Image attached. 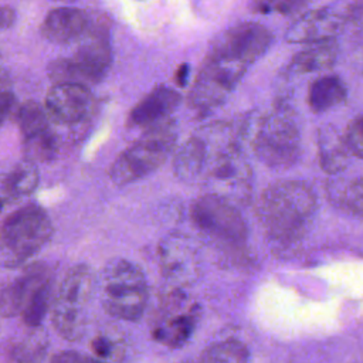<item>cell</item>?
Masks as SVG:
<instances>
[{
  "label": "cell",
  "mask_w": 363,
  "mask_h": 363,
  "mask_svg": "<svg viewBox=\"0 0 363 363\" xmlns=\"http://www.w3.org/2000/svg\"><path fill=\"white\" fill-rule=\"evenodd\" d=\"M82 43L71 60L79 85L89 86L101 81L112 62V50L108 28L89 26L81 37Z\"/></svg>",
  "instance_id": "7c38bea8"
},
{
  "label": "cell",
  "mask_w": 363,
  "mask_h": 363,
  "mask_svg": "<svg viewBox=\"0 0 363 363\" xmlns=\"http://www.w3.org/2000/svg\"><path fill=\"white\" fill-rule=\"evenodd\" d=\"M346 99V88L340 78L336 75H326L316 79L308 95V104L315 113L329 111L339 106Z\"/></svg>",
  "instance_id": "603a6c76"
},
{
  "label": "cell",
  "mask_w": 363,
  "mask_h": 363,
  "mask_svg": "<svg viewBox=\"0 0 363 363\" xmlns=\"http://www.w3.org/2000/svg\"><path fill=\"white\" fill-rule=\"evenodd\" d=\"M51 363H108V362H104L96 357H89L74 350H64L57 353L51 359Z\"/></svg>",
  "instance_id": "1f68e13d"
},
{
  "label": "cell",
  "mask_w": 363,
  "mask_h": 363,
  "mask_svg": "<svg viewBox=\"0 0 363 363\" xmlns=\"http://www.w3.org/2000/svg\"><path fill=\"white\" fill-rule=\"evenodd\" d=\"M180 95L169 86H157L147 94L129 113L128 125L135 128H149L162 121L177 108Z\"/></svg>",
  "instance_id": "e0dca14e"
},
{
  "label": "cell",
  "mask_w": 363,
  "mask_h": 363,
  "mask_svg": "<svg viewBox=\"0 0 363 363\" xmlns=\"http://www.w3.org/2000/svg\"><path fill=\"white\" fill-rule=\"evenodd\" d=\"M213 147V138L204 136V133L190 136L174 155V174L186 183H200Z\"/></svg>",
  "instance_id": "2e32d148"
},
{
  "label": "cell",
  "mask_w": 363,
  "mask_h": 363,
  "mask_svg": "<svg viewBox=\"0 0 363 363\" xmlns=\"http://www.w3.org/2000/svg\"><path fill=\"white\" fill-rule=\"evenodd\" d=\"M0 77H1V74H0Z\"/></svg>",
  "instance_id": "8d00e7d4"
},
{
  "label": "cell",
  "mask_w": 363,
  "mask_h": 363,
  "mask_svg": "<svg viewBox=\"0 0 363 363\" xmlns=\"http://www.w3.org/2000/svg\"><path fill=\"white\" fill-rule=\"evenodd\" d=\"M16 20V13L11 7L9 6H1L0 7V30L10 27Z\"/></svg>",
  "instance_id": "d6a6232c"
},
{
  "label": "cell",
  "mask_w": 363,
  "mask_h": 363,
  "mask_svg": "<svg viewBox=\"0 0 363 363\" xmlns=\"http://www.w3.org/2000/svg\"><path fill=\"white\" fill-rule=\"evenodd\" d=\"M121 346H118V343L108 335H99L92 342V352L95 357L108 363H112L113 356H116Z\"/></svg>",
  "instance_id": "f546056e"
},
{
  "label": "cell",
  "mask_w": 363,
  "mask_h": 363,
  "mask_svg": "<svg viewBox=\"0 0 363 363\" xmlns=\"http://www.w3.org/2000/svg\"><path fill=\"white\" fill-rule=\"evenodd\" d=\"M252 150L259 162L272 169L292 166L301 150L299 129L291 113L274 112L264 119L252 136Z\"/></svg>",
  "instance_id": "52a82bcc"
},
{
  "label": "cell",
  "mask_w": 363,
  "mask_h": 363,
  "mask_svg": "<svg viewBox=\"0 0 363 363\" xmlns=\"http://www.w3.org/2000/svg\"><path fill=\"white\" fill-rule=\"evenodd\" d=\"M55 1H72V0H55Z\"/></svg>",
  "instance_id": "d590c367"
},
{
  "label": "cell",
  "mask_w": 363,
  "mask_h": 363,
  "mask_svg": "<svg viewBox=\"0 0 363 363\" xmlns=\"http://www.w3.org/2000/svg\"><path fill=\"white\" fill-rule=\"evenodd\" d=\"M176 145L174 123L169 119L152 125L128 149H125L109 169L111 180L118 184L138 182L157 170L170 156Z\"/></svg>",
  "instance_id": "277c9868"
},
{
  "label": "cell",
  "mask_w": 363,
  "mask_h": 363,
  "mask_svg": "<svg viewBox=\"0 0 363 363\" xmlns=\"http://www.w3.org/2000/svg\"><path fill=\"white\" fill-rule=\"evenodd\" d=\"M51 306V281L45 282L38 291L28 299L23 308L20 316L28 326H38Z\"/></svg>",
  "instance_id": "4316f807"
},
{
  "label": "cell",
  "mask_w": 363,
  "mask_h": 363,
  "mask_svg": "<svg viewBox=\"0 0 363 363\" xmlns=\"http://www.w3.org/2000/svg\"><path fill=\"white\" fill-rule=\"evenodd\" d=\"M47 342L43 333H33L24 339L14 350L16 363H40L45 354Z\"/></svg>",
  "instance_id": "83f0119b"
},
{
  "label": "cell",
  "mask_w": 363,
  "mask_h": 363,
  "mask_svg": "<svg viewBox=\"0 0 363 363\" xmlns=\"http://www.w3.org/2000/svg\"><path fill=\"white\" fill-rule=\"evenodd\" d=\"M353 7L326 6L301 16L286 31V41L311 44L333 38L352 16Z\"/></svg>",
  "instance_id": "4fadbf2b"
},
{
  "label": "cell",
  "mask_w": 363,
  "mask_h": 363,
  "mask_svg": "<svg viewBox=\"0 0 363 363\" xmlns=\"http://www.w3.org/2000/svg\"><path fill=\"white\" fill-rule=\"evenodd\" d=\"M38 170L35 163L24 160L16 164L0 179V200L18 199L31 194L38 184Z\"/></svg>",
  "instance_id": "7402d4cb"
},
{
  "label": "cell",
  "mask_w": 363,
  "mask_h": 363,
  "mask_svg": "<svg viewBox=\"0 0 363 363\" xmlns=\"http://www.w3.org/2000/svg\"><path fill=\"white\" fill-rule=\"evenodd\" d=\"M16 121L21 136L27 138L48 129V115L37 102L27 101L16 111Z\"/></svg>",
  "instance_id": "484cf974"
},
{
  "label": "cell",
  "mask_w": 363,
  "mask_h": 363,
  "mask_svg": "<svg viewBox=\"0 0 363 363\" xmlns=\"http://www.w3.org/2000/svg\"><path fill=\"white\" fill-rule=\"evenodd\" d=\"M345 145L352 156L360 159L363 150V138H362V116H356L347 126L343 135Z\"/></svg>",
  "instance_id": "f1b7e54d"
},
{
  "label": "cell",
  "mask_w": 363,
  "mask_h": 363,
  "mask_svg": "<svg viewBox=\"0 0 363 363\" xmlns=\"http://www.w3.org/2000/svg\"><path fill=\"white\" fill-rule=\"evenodd\" d=\"M272 35L258 23H241L223 34L211 44L208 55L224 61L250 67L269 47Z\"/></svg>",
  "instance_id": "9c48e42d"
},
{
  "label": "cell",
  "mask_w": 363,
  "mask_h": 363,
  "mask_svg": "<svg viewBox=\"0 0 363 363\" xmlns=\"http://www.w3.org/2000/svg\"><path fill=\"white\" fill-rule=\"evenodd\" d=\"M58 150V143L55 135L51 129L34 133L31 136L23 138V152L24 157L28 162H48L51 160Z\"/></svg>",
  "instance_id": "d4e9b609"
},
{
  "label": "cell",
  "mask_w": 363,
  "mask_h": 363,
  "mask_svg": "<svg viewBox=\"0 0 363 363\" xmlns=\"http://www.w3.org/2000/svg\"><path fill=\"white\" fill-rule=\"evenodd\" d=\"M250 352L245 343L234 337H225L211 343L196 359L186 363H248Z\"/></svg>",
  "instance_id": "cb8c5ba5"
},
{
  "label": "cell",
  "mask_w": 363,
  "mask_h": 363,
  "mask_svg": "<svg viewBox=\"0 0 363 363\" xmlns=\"http://www.w3.org/2000/svg\"><path fill=\"white\" fill-rule=\"evenodd\" d=\"M318 210L312 187L303 180H281L265 189L258 204L259 223L279 252L294 251L311 230Z\"/></svg>",
  "instance_id": "6da1fadb"
},
{
  "label": "cell",
  "mask_w": 363,
  "mask_h": 363,
  "mask_svg": "<svg viewBox=\"0 0 363 363\" xmlns=\"http://www.w3.org/2000/svg\"><path fill=\"white\" fill-rule=\"evenodd\" d=\"M187 65H183L179 68V72H177V84L179 85H184L186 82V75H187Z\"/></svg>",
  "instance_id": "e575fe53"
},
{
  "label": "cell",
  "mask_w": 363,
  "mask_h": 363,
  "mask_svg": "<svg viewBox=\"0 0 363 363\" xmlns=\"http://www.w3.org/2000/svg\"><path fill=\"white\" fill-rule=\"evenodd\" d=\"M95 98L88 86L79 84H54L45 96V112L58 123L74 125L86 119Z\"/></svg>",
  "instance_id": "5bb4252c"
},
{
  "label": "cell",
  "mask_w": 363,
  "mask_h": 363,
  "mask_svg": "<svg viewBox=\"0 0 363 363\" xmlns=\"http://www.w3.org/2000/svg\"><path fill=\"white\" fill-rule=\"evenodd\" d=\"M52 224L44 208L27 204L9 214L0 227V254L7 267H20L51 238Z\"/></svg>",
  "instance_id": "5b68a950"
},
{
  "label": "cell",
  "mask_w": 363,
  "mask_h": 363,
  "mask_svg": "<svg viewBox=\"0 0 363 363\" xmlns=\"http://www.w3.org/2000/svg\"><path fill=\"white\" fill-rule=\"evenodd\" d=\"M92 284V272L85 264L74 265L60 282L50 308L52 325L61 337L77 340L82 336Z\"/></svg>",
  "instance_id": "8992f818"
},
{
  "label": "cell",
  "mask_w": 363,
  "mask_h": 363,
  "mask_svg": "<svg viewBox=\"0 0 363 363\" xmlns=\"http://www.w3.org/2000/svg\"><path fill=\"white\" fill-rule=\"evenodd\" d=\"M199 313V306L187 301L179 288H173L162 301L152 336L160 345L180 347L191 337L197 326Z\"/></svg>",
  "instance_id": "30bf717a"
},
{
  "label": "cell",
  "mask_w": 363,
  "mask_h": 363,
  "mask_svg": "<svg viewBox=\"0 0 363 363\" xmlns=\"http://www.w3.org/2000/svg\"><path fill=\"white\" fill-rule=\"evenodd\" d=\"M190 216L206 242L227 255L241 254L247 244L248 228L235 204L206 193L193 201Z\"/></svg>",
  "instance_id": "7a4b0ae2"
},
{
  "label": "cell",
  "mask_w": 363,
  "mask_h": 363,
  "mask_svg": "<svg viewBox=\"0 0 363 363\" xmlns=\"http://www.w3.org/2000/svg\"><path fill=\"white\" fill-rule=\"evenodd\" d=\"M48 281H51V272L45 264L35 262L24 268L0 291V313L3 316L20 315L28 299Z\"/></svg>",
  "instance_id": "9a60e30c"
},
{
  "label": "cell",
  "mask_w": 363,
  "mask_h": 363,
  "mask_svg": "<svg viewBox=\"0 0 363 363\" xmlns=\"http://www.w3.org/2000/svg\"><path fill=\"white\" fill-rule=\"evenodd\" d=\"M247 68L237 62L207 55L189 94V105L200 112L216 108L235 88Z\"/></svg>",
  "instance_id": "ba28073f"
},
{
  "label": "cell",
  "mask_w": 363,
  "mask_h": 363,
  "mask_svg": "<svg viewBox=\"0 0 363 363\" xmlns=\"http://www.w3.org/2000/svg\"><path fill=\"white\" fill-rule=\"evenodd\" d=\"M318 152L320 167L328 174H339L347 166L350 152L345 145L343 136L332 126H326L319 132Z\"/></svg>",
  "instance_id": "ffe728a7"
},
{
  "label": "cell",
  "mask_w": 363,
  "mask_h": 363,
  "mask_svg": "<svg viewBox=\"0 0 363 363\" xmlns=\"http://www.w3.org/2000/svg\"><path fill=\"white\" fill-rule=\"evenodd\" d=\"M302 1H305V0H278V6L277 7L284 13V11H288V10L294 9V7H296Z\"/></svg>",
  "instance_id": "836d02e7"
},
{
  "label": "cell",
  "mask_w": 363,
  "mask_h": 363,
  "mask_svg": "<svg viewBox=\"0 0 363 363\" xmlns=\"http://www.w3.org/2000/svg\"><path fill=\"white\" fill-rule=\"evenodd\" d=\"M306 45L308 47L302 48L298 54L294 55L289 64V69L292 72L308 74L329 68L335 64L339 54V45L336 40L329 38Z\"/></svg>",
  "instance_id": "d6986e66"
},
{
  "label": "cell",
  "mask_w": 363,
  "mask_h": 363,
  "mask_svg": "<svg viewBox=\"0 0 363 363\" xmlns=\"http://www.w3.org/2000/svg\"><path fill=\"white\" fill-rule=\"evenodd\" d=\"M14 106H16V96L6 86V81L1 75L0 77V126L10 116V113L14 112Z\"/></svg>",
  "instance_id": "4dcf8cb0"
},
{
  "label": "cell",
  "mask_w": 363,
  "mask_h": 363,
  "mask_svg": "<svg viewBox=\"0 0 363 363\" xmlns=\"http://www.w3.org/2000/svg\"><path fill=\"white\" fill-rule=\"evenodd\" d=\"M99 294L106 313L133 322L143 315L146 308V278L136 264L119 257L112 258L101 272Z\"/></svg>",
  "instance_id": "3957f363"
},
{
  "label": "cell",
  "mask_w": 363,
  "mask_h": 363,
  "mask_svg": "<svg viewBox=\"0 0 363 363\" xmlns=\"http://www.w3.org/2000/svg\"><path fill=\"white\" fill-rule=\"evenodd\" d=\"M362 189L360 176L354 179H342L333 174V177L326 182V194L330 203L356 217L362 216Z\"/></svg>",
  "instance_id": "44dd1931"
},
{
  "label": "cell",
  "mask_w": 363,
  "mask_h": 363,
  "mask_svg": "<svg viewBox=\"0 0 363 363\" xmlns=\"http://www.w3.org/2000/svg\"><path fill=\"white\" fill-rule=\"evenodd\" d=\"M89 26V17L74 7L51 10L43 21L41 34L51 43L68 44L79 40Z\"/></svg>",
  "instance_id": "ac0fdd59"
},
{
  "label": "cell",
  "mask_w": 363,
  "mask_h": 363,
  "mask_svg": "<svg viewBox=\"0 0 363 363\" xmlns=\"http://www.w3.org/2000/svg\"><path fill=\"white\" fill-rule=\"evenodd\" d=\"M162 275L173 288L193 285L201 275V261L196 245L184 235H167L157 247Z\"/></svg>",
  "instance_id": "8fae6325"
}]
</instances>
